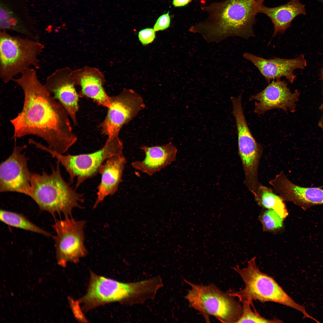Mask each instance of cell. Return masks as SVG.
Instances as JSON below:
<instances>
[{
	"label": "cell",
	"instance_id": "1",
	"mask_svg": "<svg viewBox=\"0 0 323 323\" xmlns=\"http://www.w3.org/2000/svg\"><path fill=\"white\" fill-rule=\"evenodd\" d=\"M12 81L21 88L24 96L22 110L10 120L13 138L35 135L45 141L51 150L66 153L77 141V137L68 113L40 81L36 69L28 68Z\"/></svg>",
	"mask_w": 323,
	"mask_h": 323
},
{
	"label": "cell",
	"instance_id": "2",
	"mask_svg": "<svg viewBox=\"0 0 323 323\" xmlns=\"http://www.w3.org/2000/svg\"><path fill=\"white\" fill-rule=\"evenodd\" d=\"M264 0H225L204 7L206 19L192 26L190 31L198 33L208 42H220L232 36H254L253 26Z\"/></svg>",
	"mask_w": 323,
	"mask_h": 323
},
{
	"label": "cell",
	"instance_id": "3",
	"mask_svg": "<svg viewBox=\"0 0 323 323\" xmlns=\"http://www.w3.org/2000/svg\"><path fill=\"white\" fill-rule=\"evenodd\" d=\"M86 294L78 300L85 311L106 304L118 302L132 305L153 299L159 289L154 277L137 282L123 283L90 272Z\"/></svg>",
	"mask_w": 323,
	"mask_h": 323
},
{
	"label": "cell",
	"instance_id": "4",
	"mask_svg": "<svg viewBox=\"0 0 323 323\" xmlns=\"http://www.w3.org/2000/svg\"><path fill=\"white\" fill-rule=\"evenodd\" d=\"M60 164L57 161L50 173L45 171L41 173H32L30 197L41 211L48 212L54 217L61 214L65 217H71L74 208H82L84 197L64 179Z\"/></svg>",
	"mask_w": 323,
	"mask_h": 323
},
{
	"label": "cell",
	"instance_id": "5",
	"mask_svg": "<svg viewBox=\"0 0 323 323\" xmlns=\"http://www.w3.org/2000/svg\"><path fill=\"white\" fill-rule=\"evenodd\" d=\"M255 258L249 260L246 267L240 268L237 266L233 268L243 281L245 287L237 292H229L241 302L254 300L260 302H273L295 309L302 313L303 319L311 318L304 306L296 303L284 291L272 277L260 271L255 262Z\"/></svg>",
	"mask_w": 323,
	"mask_h": 323
},
{
	"label": "cell",
	"instance_id": "6",
	"mask_svg": "<svg viewBox=\"0 0 323 323\" xmlns=\"http://www.w3.org/2000/svg\"><path fill=\"white\" fill-rule=\"evenodd\" d=\"M44 45L40 41L0 31V77L7 83L30 68L39 67V57Z\"/></svg>",
	"mask_w": 323,
	"mask_h": 323
},
{
	"label": "cell",
	"instance_id": "7",
	"mask_svg": "<svg viewBox=\"0 0 323 323\" xmlns=\"http://www.w3.org/2000/svg\"><path fill=\"white\" fill-rule=\"evenodd\" d=\"M190 287L185 296L189 306L199 311L207 322L212 316L223 323H237L242 312V306L229 292L221 290L216 285L198 284L187 280Z\"/></svg>",
	"mask_w": 323,
	"mask_h": 323
},
{
	"label": "cell",
	"instance_id": "8",
	"mask_svg": "<svg viewBox=\"0 0 323 323\" xmlns=\"http://www.w3.org/2000/svg\"><path fill=\"white\" fill-rule=\"evenodd\" d=\"M40 148L55 158L63 166L68 174L70 182L76 181V189L86 180L100 173L102 166L107 160L122 154L123 144L118 135L109 136L103 146L98 150L77 155L60 154L43 145Z\"/></svg>",
	"mask_w": 323,
	"mask_h": 323
},
{
	"label": "cell",
	"instance_id": "9",
	"mask_svg": "<svg viewBox=\"0 0 323 323\" xmlns=\"http://www.w3.org/2000/svg\"><path fill=\"white\" fill-rule=\"evenodd\" d=\"M231 101L237 127L239 153L244 174V183L250 192H254L260 184L258 170L263 147L255 140L248 126L242 99L235 97Z\"/></svg>",
	"mask_w": 323,
	"mask_h": 323
},
{
	"label": "cell",
	"instance_id": "10",
	"mask_svg": "<svg viewBox=\"0 0 323 323\" xmlns=\"http://www.w3.org/2000/svg\"><path fill=\"white\" fill-rule=\"evenodd\" d=\"M86 221L76 220L72 217L57 220L52 225L56 233L54 237L57 263L65 267L68 262L77 263L86 256L84 229Z\"/></svg>",
	"mask_w": 323,
	"mask_h": 323
},
{
	"label": "cell",
	"instance_id": "11",
	"mask_svg": "<svg viewBox=\"0 0 323 323\" xmlns=\"http://www.w3.org/2000/svg\"><path fill=\"white\" fill-rule=\"evenodd\" d=\"M145 107L141 96L131 89H124L110 96L106 115L100 124L102 133L108 137L118 135L123 127L133 119Z\"/></svg>",
	"mask_w": 323,
	"mask_h": 323
},
{
	"label": "cell",
	"instance_id": "12",
	"mask_svg": "<svg viewBox=\"0 0 323 323\" xmlns=\"http://www.w3.org/2000/svg\"><path fill=\"white\" fill-rule=\"evenodd\" d=\"M15 142L11 155L0 165V191L13 192L30 196L32 173L28 166L23 150L27 145L19 146Z\"/></svg>",
	"mask_w": 323,
	"mask_h": 323
},
{
	"label": "cell",
	"instance_id": "13",
	"mask_svg": "<svg viewBox=\"0 0 323 323\" xmlns=\"http://www.w3.org/2000/svg\"><path fill=\"white\" fill-rule=\"evenodd\" d=\"M72 70L68 67L58 68L47 77L44 84L51 95L67 111L73 124L76 126L80 97L71 75Z\"/></svg>",
	"mask_w": 323,
	"mask_h": 323
},
{
	"label": "cell",
	"instance_id": "14",
	"mask_svg": "<svg viewBox=\"0 0 323 323\" xmlns=\"http://www.w3.org/2000/svg\"><path fill=\"white\" fill-rule=\"evenodd\" d=\"M299 95L297 90L292 92L287 83L279 79L274 80L261 91L251 96L249 100L255 101L254 112L259 115L274 109L294 112Z\"/></svg>",
	"mask_w": 323,
	"mask_h": 323
},
{
	"label": "cell",
	"instance_id": "15",
	"mask_svg": "<svg viewBox=\"0 0 323 323\" xmlns=\"http://www.w3.org/2000/svg\"><path fill=\"white\" fill-rule=\"evenodd\" d=\"M0 31H11L40 41L39 33L24 0H0Z\"/></svg>",
	"mask_w": 323,
	"mask_h": 323
},
{
	"label": "cell",
	"instance_id": "16",
	"mask_svg": "<svg viewBox=\"0 0 323 323\" xmlns=\"http://www.w3.org/2000/svg\"><path fill=\"white\" fill-rule=\"evenodd\" d=\"M274 191L284 201L291 202L304 210L323 205V189L303 187L293 183L281 171L269 182Z\"/></svg>",
	"mask_w": 323,
	"mask_h": 323
},
{
	"label": "cell",
	"instance_id": "17",
	"mask_svg": "<svg viewBox=\"0 0 323 323\" xmlns=\"http://www.w3.org/2000/svg\"><path fill=\"white\" fill-rule=\"evenodd\" d=\"M243 57L258 68L269 83L272 80L279 79L284 77L292 84L296 77L294 71L298 69H303L307 65L306 60L303 54L291 59L275 57L267 59L247 52L243 54Z\"/></svg>",
	"mask_w": 323,
	"mask_h": 323
},
{
	"label": "cell",
	"instance_id": "18",
	"mask_svg": "<svg viewBox=\"0 0 323 323\" xmlns=\"http://www.w3.org/2000/svg\"><path fill=\"white\" fill-rule=\"evenodd\" d=\"M71 75L76 86L80 90V98L91 99L98 105L108 108L110 103V96L104 87L105 82L103 73L97 68L89 66L72 70Z\"/></svg>",
	"mask_w": 323,
	"mask_h": 323
},
{
	"label": "cell",
	"instance_id": "19",
	"mask_svg": "<svg viewBox=\"0 0 323 323\" xmlns=\"http://www.w3.org/2000/svg\"><path fill=\"white\" fill-rule=\"evenodd\" d=\"M145 157L142 160L131 163L132 167L147 175L152 176L170 165L176 159L177 148L171 142L161 145L141 146Z\"/></svg>",
	"mask_w": 323,
	"mask_h": 323
},
{
	"label": "cell",
	"instance_id": "20",
	"mask_svg": "<svg viewBox=\"0 0 323 323\" xmlns=\"http://www.w3.org/2000/svg\"><path fill=\"white\" fill-rule=\"evenodd\" d=\"M126 160L122 153L109 158L102 166L100 172L101 179L97 188L94 208L107 196L113 195L117 191L122 181Z\"/></svg>",
	"mask_w": 323,
	"mask_h": 323
},
{
	"label": "cell",
	"instance_id": "21",
	"mask_svg": "<svg viewBox=\"0 0 323 323\" xmlns=\"http://www.w3.org/2000/svg\"><path fill=\"white\" fill-rule=\"evenodd\" d=\"M260 13L268 16L274 27L272 37L283 33L289 28L294 19L300 15H306L305 6L298 0H290L286 3L274 7L264 5Z\"/></svg>",
	"mask_w": 323,
	"mask_h": 323
},
{
	"label": "cell",
	"instance_id": "22",
	"mask_svg": "<svg viewBox=\"0 0 323 323\" xmlns=\"http://www.w3.org/2000/svg\"><path fill=\"white\" fill-rule=\"evenodd\" d=\"M254 197L259 206L274 210L282 218L288 215L284 200L271 188L260 184Z\"/></svg>",
	"mask_w": 323,
	"mask_h": 323
},
{
	"label": "cell",
	"instance_id": "23",
	"mask_svg": "<svg viewBox=\"0 0 323 323\" xmlns=\"http://www.w3.org/2000/svg\"><path fill=\"white\" fill-rule=\"evenodd\" d=\"M0 220L5 224L13 227L42 234L47 237L52 236L51 233L34 224L21 214L1 210Z\"/></svg>",
	"mask_w": 323,
	"mask_h": 323
},
{
	"label": "cell",
	"instance_id": "24",
	"mask_svg": "<svg viewBox=\"0 0 323 323\" xmlns=\"http://www.w3.org/2000/svg\"><path fill=\"white\" fill-rule=\"evenodd\" d=\"M243 304L241 315L237 323H280V320L267 319L261 316L255 310H253L251 306L253 304L248 301L242 302Z\"/></svg>",
	"mask_w": 323,
	"mask_h": 323
},
{
	"label": "cell",
	"instance_id": "25",
	"mask_svg": "<svg viewBox=\"0 0 323 323\" xmlns=\"http://www.w3.org/2000/svg\"><path fill=\"white\" fill-rule=\"evenodd\" d=\"M283 219L272 209H267L260 218L263 230L267 231H275L282 227Z\"/></svg>",
	"mask_w": 323,
	"mask_h": 323
},
{
	"label": "cell",
	"instance_id": "26",
	"mask_svg": "<svg viewBox=\"0 0 323 323\" xmlns=\"http://www.w3.org/2000/svg\"><path fill=\"white\" fill-rule=\"evenodd\" d=\"M155 32L152 28H147L141 30L138 33L139 40L144 45L152 42L156 37Z\"/></svg>",
	"mask_w": 323,
	"mask_h": 323
},
{
	"label": "cell",
	"instance_id": "27",
	"mask_svg": "<svg viewBox=\"0 0 323 323\" xmlns=\"http://www.w3.org/2000/svg\"><path fill=\"white\" fill-rule=\"evenodd\" d=\"M170 23V17L169 12H168L159 17L154 24L153 28L156 32L164 30L169 27Z\"/></svg>",
	"mask_w": 323,
	"mask_h": 323
},
{
	"label": "cell",
	"instance_id": "28",
	"mask_svg": "<svg viewBox=\"0 0 323 323\" xmlns=\"http://www.w3.org/2000/svg\"><path fill=\"white\" fill-rule=\"evenodd\" d=\"M68 300L72 311L77 319L81 322H87L88 320L80 307V303L78 300L75 301L70 297L68 298Z\"/></svg>",
	"mask_w": 323,
	"mask_h": 323
},
{
	"label": "cell",
	"instance_id": "29",
	"mask_svg": "<svg viewBox=\"0 0 323 323\" xmlns=\"http://www.w3.org/2000/svg\"><path fill=\"white\" fill-rule=\"evenodd\" d=\"M192 0H173L172 3L175 7H181L185 6Z\"/></svg>",
	"mask_w": 323,
	"mask_h": 323
},
{
	"label": "cell",
	"instance_id": "30",
	"mask_svg": "<svg viewBox=\"0 0 323 323\" xmlns=\"http://www.w3.org/2000/svg\"><path fill=\"white\" fill-rule=\"evenodd\" d=\"M321 108L322 109V115L319 124V127L323 129V103L322 105Z\"/></svg>",
	"mask_w": 323,
	"mask_h": 323
},
{
	"label": "cell",
	"instance_id": "31",
	"mask_svg": "<svg viewBox=\"0 0 323 323\" xmlns=\"http://www.w3.org/2000/svg\"><path fill=\"white\" fill-rule=\"evenodd\" d=\"M320 77L321 80H322L323 82L322 92L323 94V67L321 69V71Z\"/></svg>",
	"mask_w": 323,
	"mask_h": 323
},
{
	"label": "cell",
	"instance_id": "32",
	"mask_svg": "<svg viewBox=\"0 0 323 323\" xmlns=\"http://www.w3.org/2000/svg\"><path fill=\"white\" fill-rule=\"evenodd\" d=\"M322 4H323V0H318Z\"/></svg>",
	"mask_w": 323,
	"mask_h": 323
},
{
	"label": "cell",
	"instance_id": "33",
	"mask_svg": "<svg viewBox=\"0 0 323 323\" xmlns=\"http://www.w3.org/2000/svg\"><path fill=\"white\" fill-rule=\"evenodd\" d=\"M321 188H323V186L321 187Z\"/></svg>",
	"mask_w": 323,
	"mask_h": 323
}]
</instances>
